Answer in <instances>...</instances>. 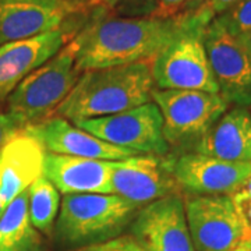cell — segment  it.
I'll return each instance as SVG.
<instances>
[{
	"label": "cell",
	"mask_w": 251,
	"mask_h": 251,
	"mask_svg": "<svg viewBox=\"0 0 251 251\" xmlns=\"http://www.w3.org/2000/svg\"><path fill=\"white\" fill-rule=\"evenodd\" d=\"M6 209V205L3 204V201L0 200V216H1V214H3V211Z\"/></svg>",
	"instance_id": "31"
},
{
	"label": "cell",
	"mask_w": 251,
	"mask_h": 251,
	"mask_svg": "<svg viewBox=\"0 0 251 251\" xmlns=\"http://www.w3.org/2000/svg\"><path fill=\"white\" fill-rule=\"evenodd\" d=\"M75 126L105 143L138 155L165 156L169 151L161 110L153 100L116 115L81 120Z\"/></svg>",
	"instance_id": "7"
},
{
	"label": "cell",
	"mask_w": 251,
	"mask_h": 251,
	"mask_svg": "<svg viewBox=\"0 0 251 251\" xmlns=\"http://www.w3.org/2000/svg\"><path fill=\"white\" fill-rule=\"evenodd\" d=\"M233 251H251V240H249V242H246L244 244H242L240 247L234 249Z\"/></svg>",
	"instance_id": "29"
},
{
	"label": "cell",
	"mask_w": 251,
	"mask_h": 251,
	"mask_svg": "<svg viewBox=\"0 0 251 251\" xmlns=\"http://www.w3.org/2000/svg\"><path fill=\"white\" fill-rule=\"evenodd\" d=\"M60 196L57 188L42 175L28 187L29 219L38 232L45 236L53 234L59 215Z\"/></svg>",
	"instance_id": "20"
},
{
	"label": "cell",
	"mask_w": 251,
	"mask_h": 251,
	"mask_svg": "<svg viewBox=\"0 0 251 251\" xmlns=\"http://www.w3.org/2000/svg\"><path fill=\"white\" fill-rule=\"evenodd\" d=\"M242 190H244V191H246V193H247V194H249V196L251 197V177L249 179V181L246 183V186H244Z\"/></svg>",
	"instance_id": "30"
},
{
	"label": "cell",
	"mask_w": 251,
	"mask_h": 251,
	"mask_svg": "<svg viewBox=\"0 0 251 251\" xmlns=\"http://www.w3.org/2000/svg\"><path fill=\"white\" fill-rule=\"evenodd\" d=\"M168 161L155 155H134L113 161L112 194L144 206L176 191Z\"/></svg>",
	"instance_id": "14"
},
{
	"label": "cell",
	"mask_w": 251,
	"mask_h": 251,
	"mask_svg": "<svg viewBox=\"0 0 251 251\" xmlns=\"http://www.w3.org/2000/svg\"><path fill=\"white\" fill-rule=\"evenodd\" d=\"M73 251H148L131 234H120L108 242L81 247Z\"/></svg>",
	"instance_id": "23"
},
{
	"label": "cell",
	"mask_w": 251,
	"mask_h": 251,
	"mask_svg": "<svg viewBox=\"0 0 251 251\" xmlns=\"http://www.w3.org/2000/svg\"><path fill=\"white\" fill-rule=\"evenodd\" d=\"M130 234L148 251H197L188 230L184 198L176 191L141 206Z\"/></svg>",
	"instance_id": "11"
},
{
	"label": "cell",
	"mask_w": 251,
	"mask_h": 251,
	"mask_svg": "<svg viewBox=\"0 0 251 251\" xmlns=\"http://www.w3.org/2000/svg\"><path fill=\"white\" fill-rule=\"evenodd\" d=\"M21 130H24V127L17 119H14L9 113H0V150Z\"/></svg>",
	"instance_id": "25"
},
{
	"label": "cell",
	"mask_w": 251,
	"mask_h": 251,
	"mask_svg": "<svg viewBox=\"0 0 251 251\" xmlns=\"http://www.w3.org/2000/svg\"><path fill=\"white\" fill-rule=\"evenodd\" d=\"M232 198L249 233L251 234V197L244 190H239L237 193L232 194Z\"/></svg>",
	"instance_id": "26"
},
{
	"label": "cell",
	"mask_w": 251,
	"mask_h": 251,
	"mask_svg": "<svg viewBox=\"0 0 251 251\" xmlns=\"http://www.w3.org/2000/svg\"><path fill=\"white\" fill-rule=\"evenodd\" d=\"M113 161L46 152L44 176L63 196L112 194Z\"/></svg>",
	"instance_id": "16"
},
{
	"label": "cell",
	"mask_w": 251,
	"mask_h": 251,
	"mask_svg": "<svg viewBox=\"0 0 251 251\" xmlns=\"http://www.w3.org/2000/svg\"><path fill=\"white\" fill-rule=\"evenodd\" d=\"M209 66L219 95L227 105H251V57L239 42L218 21L212 20L202 32Z\"/></svg>",
	"instance_id": "9"
},
{
	"label": "cell",
	"mask_w": 251,
	"mask_h": 251,
	"mask_svg": "<svg viewBox=\"0 0 251 251\" xmlns=\"http://www.w3.org/2000/svg\"><path fill=\"white\" fill-rule=\"evenodd\" d=\"M21 131L35 138L46 152L57 155L103 161H122L138 155L134 151L105 143L59 116L48 117L39 123L27 126Z\"/></svg>",
	"instance_id": "15"
},
{
	"label": "cell",
	"mask_w": 251,
	"mask_h": 251,
	"mask_svg": "<svg viewBox=\"0 0 251 251\" xmlns=\"http://www.w3.org/2000/svg\"><path fill=\"white\" fill-rule=\"evenodd\" d=\"M45 243L29 219L28 188L0 216V251H44Z\"/></svg>",
	"instance_id": "19"
},
{
	"label": "cell",
	"mask_w": 251,
	"mask_h": 251,
	"mask_svg": "<svg viewBox=\"0 0 251 251\" xmlns=\"http://www.w3.org/2000/svg\"><path fill=\"white\" fill-rule=\"evenodd\" d=\"M242 0H204L197 9H194L190 13H186L188 23L193 27L205 29V27L215 20L218 16L224 14L225 11L233 7Z\"/></svg>",
	"instance_id": "21"
},
{
	"label": "cell",
	"mask_w": 251,
	"mask_h": 251,
	"mask_svg": "<svg viewBox=\"0 0 251 251\" xmlns=\"http://www.w3.org/2000/svg\"><path fill=\"white\" fill-rule=\"evenodd\" d=\"M46 151L31 135L20 131L0 150V200L7 206L44 175Z\"/></svg>",
	"instance_id": "17"
},
{
	"label": "cell",
	"mask_w": 251,
	"mask_h": 251,
	"mask_svg": "<svg viewBox=\"0 0 251 251\" xmlns=\"http://www.w3.org/2000/svg\"><path fill=\"white\" fill-rule=\"evenodd\" d=\"M117 1H120V0H91L92 4H99V6H105V7H112Z\"/></svg>",
	"instance_id": "28"
},
{
	"label": "cell",
	"mask_w": 251,
	"mask_h": 251,
	"mask_svg": "<svg viewBox=\"0 0 251 251\" xmlns=\"http://www.w3.org/2000/svg\"><path fill=\"white\" fill-rule=\"evenodd\" d=\"M151 63H134L84 72L53 116L78 123L110 116L152 100Z\"/></svg>",
	"instance_id": "2"
},
{
	"label": "cell",
	"mask_w": 251,
	"mask_h": 251,
	"mask_svg": "<svg viewBox=\"0 0 251 251\" xmlns=\"http://www.w3.org/2000/svg\"><path fill=\"white\" fill-rule=\"evenodd\" d=\"M187 27L176 17L106 18L74 36L75 64L81 73L115 66L152 63L156 54Z\"/></svg>",
	"instance_id": "1"
},
{
	"label": "cell",
	"mask_w": 251,
	"mask_h": 251,
	"mask_svg": "<svg viewBox=\"0 0 251 251\" xmlns=\"http://www.w3.org/2000/svg\"><path fill=\"white\" fill-rule=\"evenodd\" d=\"M166 161L176 186L188 196H232L251 177V162H226L197 152Z\"/></svg>",
	"instance_id": "10"
},
{
	"label": "cell",
	"mask_w": 251,
	"mask_h": 251,
	"mask_svg": "<svg viewBox=\"0 0 251 251\" xmlns=\"http://www.w3.org/2000/svg\"><path fill=\"white\" fill-rule=\"evenodd\" d=\"M184 208L197 251H233L251 240L232 196H187Z\"/></svg>",
	"instance_id": "8"
},
{
	"label": "cell",
	"mask_w": 251,
	"mask_h": 251,
	"mask_svg": "<svg viewBox=\"0 0 251 251\" xmlns=\"http://www.w3.org/2000/svg\"><path fill=\"white\" fill-rule=\"evenodd\" d=\"M202 32L204 29L190 25L187 20V27L156 54L151 63L155 88L219 94Z\"/></svg>",
	"instance_id": "5"
},
{
	"label": "cell",
	"mask_w": 251,
	"mask_h": 251,
	"mask_svg": "<svg viewBox=\"0 0 251 251\" xmlns=\"http://www.w3.org/2000/svg\"><path fill=\"white\" fill-rule=\"evenodd\" d=\"M73 1H78V3H85V4H88V0H73Z\"/></svg>",
	"instance_id": "32"
},
{
	"label": "cell",
	"mask_w": 251,
	"mask_h": 251,
	"mask_svg": "<svg viewBox=\"0 0 251 251\" xmlns=\"http://www.w3.org/2000/svg\"><path fill=\"white\" fill-rule=\"evenodd\" d=\"M202 1L204 0H156L158 6L152 16L163 18L176 17L197 9Z\"/></svg>",
	"instance_id": "24"
},
{
	"label": "cell",
	"mask_w": 251,
	"mask_h": 251,
	"mask_svg": "<svg viewBox=\"0 0 251 251\" xmlns=\"http://www.w3.org/2000/svg\"><path fill=\"white\" fill-rule=\"evenodd\" d=\"M152 100L161 110L163 135L172 147L197 143L229 106L219 94L204 91L153 88Z\"/></svg>",
	"instance_id": "6"
},
{
	"label": "cell",
	"mask_w": 251,
	"mask_h": 251,
	"mask_svg": "<svg viewBox=\"0 0 251 251\" xmlns=\"http://www.w3.org/2000/svg\"><path fill=\"white\" fill-rule=\"evenodd\" d=\"M87 6L73 0H0V46L64 27Z\"/></svg>",
	"instance_id": "12"
},
{
	"label": "cell",
	"mask_w": 251,
	"mask_h": 251,
	"mask_svg": "<svg viewBox=\"0 0 251 251\" xmlns=\"http://www.w3.org/2000/svg\"><path fill=\"white\" fill-rule=\"evenodd\" d=\"M73 39L21 81L6 100L7 113L17 119L24 128L53 116L81 77Z\"/></svg>",
	"instance_id": "4"
},
{
	"label": "cell",
	"mask_w": 251,
	"mask_h": 251,
	"mask_svg": "<svg viewBox=\"0 0 251 251\" xmlns=\"http://www.w3.org/2000/svg\"><path fill=\"white\" fill-rule=\"evenodd\" d=\"M239 42L242 44L243 48L247 50V53L250 54L251 57V31H247V32H243L240 35H236Z\"/></svg>",
	"instance_id": "27"
},
{
	"label": "cell",
	"mask_w": 251,
	"mask_h": 251,
	"mask_svg": "<svg viewBox=\"0 0 251 251\" xmlns=\"http://www.w3.org/2000/svg\"><path fill=\"white\" fill-rule=\"evenodd\" d=\"M230 34L240 35L251 31V0H242L215 18Z\"/></svg>",
	"instance_id": "22"
},
{
	"label": "cell",
	"mask_w": 251,
	"mask_h": 251,
	"mask_svg": "<svg viewBox=\"0 0 251 251\" xmlns=\"http://www.w3.org/2000/svg\"><path fill=\"white\" fill-rule=\"evenodd\" d=\"M141 206L116 194H69L54 224L60 247L77 250L108 242L123 233Z\"/></svg>",
	"instance_id": "3"
},
{
	"label": "cell",
	"mask_w": 251,
	"mask_h": 251,
	"mask_svg": "<svg viewBox=\"0 0 251 251\" xmlns=\"http://www.w3.org/2000/svg\"><path fill=\"white\" fill-rule=\"evenodd\" d=\"M194 152L226 162H251V113L244 106L225 112L206 130Z\"/></svg>",
	"instance_id": "18"
},
{
	"label": "cell",
	"mask_w": 251,
	"mask_h": 251,
	"mask_svg": "<svg viewBox=\"0 0 251 251\" xmlns=\"http://www.w3.org/2000/svg\"><path fill=\"white\" fill-rule=\"evenodd\" d=\"M74 27H62L0 46V108L18 84L72 41Z\"/></svg>",
	"instance_id": "13"
}]
</instances>
